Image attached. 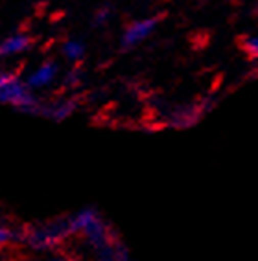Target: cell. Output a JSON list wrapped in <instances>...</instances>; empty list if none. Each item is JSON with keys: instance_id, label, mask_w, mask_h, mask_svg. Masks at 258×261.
<instances>
[{"instance_id": "6da1fadb", "label": "cell", "mask_w": 258, "mask_h": 261, "mask_svg": "<svg viewBox=\"0 0 258 261\" xmlns=\"http://www.w3.org/2000/svg\"><path fill=\"white\" fill-rule=\"evenodd\" d=\"M0 98L4 103H10L24 112H41V107L30 94V85L20 83L17 74H10V72L2 74V77H0Z\"/></svg>"}, {"instance_id": "7a4b0ae2", "label": "cell", "mask_w": 258, "mask_h": 261, "mask_svg": "<svg viewBox=\"0 0 258 261\" xmlns=\"http://www.w3.org/2000/svg\"><path fill=\"white\" fill-rule=\"evenodd\" d=\"M157 22H159V19H155V17L153 19H144V20H136V22H133L131 26L126 30V33H124L122 46L124 48L136 46L138 42H142L151 32H153Z\"/></svg>"}, {"instance_id": "3957f363", "label": "cell", "mask_w": 258, "mask_h": 261, "mask_svg": "<svg viewBox=\"0 0 258 261\" xmlns=\"http://www.w3.org/2000/svg\"><path fill=\"white\" fill-rule=\"evenodd\" d=\"M30 44H32V39L28 35H22V33H17V35H11L8 37L2 46H0V54L2 56H13V54H20V51L28 50Z\"/></svg>"}, {"instance_id": "277c9868", "label": "cell", "mask_w": 258, "mask_h": 261, "mask_svg": "<svg viewBox=\"0 0 258 261\" xmlns=\"http://www.w3.org/2000/svg\"><path fill=\"white\" fill-rule=\"evenodd\" d=\"M56 65L54 63H44V65L39 68L37 72H33L32 75H30L28 80V85L30 89H35V87H44V85L52 83L54 81V77H56Z\"/></svg>"}, {"instance_id": "5b68a950", "label": "cell", "mask_w": 258, "mask_h": 261, "mask_svg": "<svg viewBox=\"0 0 258 261\" xmlns=\"http://www.w3.org/2000/svg\"><path fill=\"white\" fill-rule=\"evenodd\" d=\"M74 109H76L74 101H61V103H57V105H54V107H48V109L41 107V112H46L48 116H52L54 120L61 121L71 116L72 112H74Z\"/></svg>"}, {"instance_id": "8992f818", "label": "cell", "mask_w": 258, "mask_h": 261, "mask_svg": "<svg viewBox=\"0 0 258 261\" xmlns=\"http://www.w3.org/2000/svg\"><path fill=\"white\" fill-rule=\"evenodd\" d=\"M238 44L245 56L258 65V35H244V37H240Z\"/></svg>"}, {"instance_id": "52a82bcc", "label": "cell", "mask_w": 258, "mask_h": 261, "mask_svg": "<svg viewBox=\"0 0 258 261\" xmlns=\"http://www.w3.org/2000/svg\"><path fill=\"white\" fill-rule=\"evenodd\" d=\"M63 51H65L66 59L71 61H80L81 57H83V44L81 42H76V41H68L65 42V46H63Z\"/></svg>"}, {"instance_id": "ba28073f", "label": "cell", "mask_w": 258, "mask_h": 261, "mask_svg": "<svg viewBox=\"0 0 258 261\" xmlns=\"http://www.w3.org/2000/svg\"><path fill=\"white\" fill-rule=\"evenodd\" d=\"M19 238H20V233H17L11 228H6L4 226V228L0 230V241H2V245H10V243L17 241Z\"/></svg>"}, {"instance_id": "9c48e42d", "label": "cell", "mask_w": 258, "mask_h": 261, "mask_svg": "<svg viewBox=\"0 0 258 261\" xmlns=\"http://www.w3.org/2000/svg\"><path fill=\"white\" fill-rule=\"evenodd\" d=\"M109 13H111V11H109L107 8H103V10H100V11H98V15L94 17V22H96V26H102V24L109 19Z\"/></svg>"}, {"instance_id": "30bf717a", "label": "cell", "mask_w": 258, "mask_h": 261, "mask_svg": "<svg viewBox=\"0 0 258 261\" xmlns=\"http://www.w3.org/2000/svg\"><path fill=\"white\" fill-rule=\"evenodd\" d=\"M256 17H258V2H256Z\"/></svg>"}]
</instances>
